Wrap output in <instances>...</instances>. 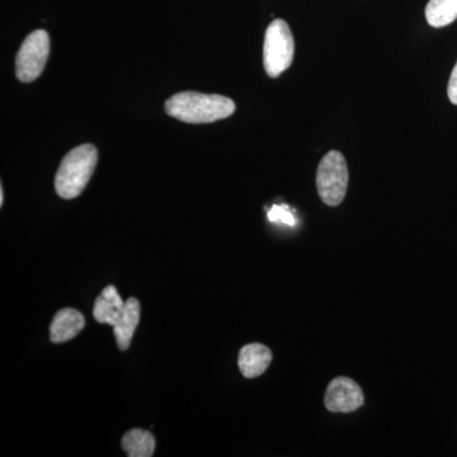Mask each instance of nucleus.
Returning <instances> with one entry per match:
<instances>
[{
    "label": "nucleus",
    "mask_w": 457,
    "mask_h": 457,
    "mask_svg": "<svg viewBox=\"0 0 457 457\" xmlns=\"http://www.w3.org/2000/svg\"><path fill=\"white\" fill-rule=\"evenodd\" d=\"M125 303L114 286H107L96 300L93 317L98 323L114 327L121 317Z\"/></svg>",
    "instance_id": "1a4fd4ad"
},
{
    "label": "nucleus",
    "mask_w": 457,
    "mask_h": 457,
    "mask_svg": "<svg viewBox=\"0 0 457 457\" xmlns=\"http://www.w3.org/2000/svg\"><path fill=\"white\" fill-rule=\"evenodd\" d=\"M4 204V191H3V187H0V204Z\"/></svg>",
    "instance_id": "2eb2a0df"
},
{
    "label": "nucleus",
    "mask_w": 457,
    "mask_h": 457,
    "mask_svg": "<svg viewBox=\"0 0 457 457\" xmlns=\"http://www.w3.org/2000/svg\"><path fill=\"white\" fill-rule=\"evenodd\" d=\"M97 162V149L92 144H83L71 150L56 171V194L64 200L79 196L92 179Z\"/></svg>",
    "instance_id": "f03ea898"
},
{
    "label": "nucleus",
    "mask_w": 457,
    "mask_h": 457,
    "mask_svg": "<svg viewBox=\"0 0 457 457\" xmlns=\"http://www.w3.org/2000/svg\"><path fill=\"white\" fill-rule=\"evenodd\" d=\"M50 54L49 33L36 29L27 36L16 57V74L22 83L37 79L46 66Z\"/></svg>",
    "instance_id": "39448f33"
},
{
    "label": "nucleus",
    "mask_w": 457,
    "mask_h": 457,
    "mask_svg": "<svg viewBox=\"0 0 457 457\" xmlns=\"http://www.w3.org/2000/svg\"><path fill=\"white\" fill-rule=\"evenodd\" d=\"M348 167L345 156L337 150L328 153L317 173L319 197L328 206L336 207L343 203L348 188Z\"/></svg>",
    "instance_id": "20e7f679"
},
{
    "label": "nucleus",
    "mask_w": 457,
    "mask_h": 457,
    "mask_svg": "<svg viewBox=\"0 0 457 457\" xmlns=\"http://www.w3.org/2000/svg\"><path fill=\"white\" fill-rule=\"evenodd\" d=\"M426 20L436 29L451 25L457 20V0H429Z\"/></svg>",
    "instance_id": "f8f14e48"
},
{
    "label": "nucleus",
    "mask_w": 457,
    "mask_h": 457,
    "mask_svg": "<svg viewBox=\"0 0 457 457\" xmlns=\"http://www.w3.org/2000/svg\"><path fill=\"white\" fill-rule=\"evenodd\" d=\"M447 95L451 104H456L457 106V62L455 68H453V73H451L449 87H447Z\"/></svg>",
    "instance_id": "4468645a"
},
{
    "label": "nucleus",
    "mask_w": 457,
    "mask_h": 457,
    "mask_svg": "<svg viewBox=\"0 0 457 457\" xmlns=\"http://www.w3.org/2000/svg\"><path fill=\"white\" fill-rule=\"evenodd\" d=\"M269 220L273 222H282L286 225H295V218L293 213L288 212L287 207L273 206L269 212Z\"/></svg>",
    "instance_id": "ddd939ff"
},
{
    "label": "nucleus",
    "mask_w": 457,
    "mask_h": 457,
    "mask_svg": "<svg viewBox=\"0 0 457 457\" xmlns=\"http://www.w3.org/2000/svg\"><path fill=\"white\" fill-rule=\"evenodd\" d=\"M140 321V303L137 299L126 300L125 308L119 321L113 327L114 337L120 350L126 351L130 347L132 337L135 335Z\"/></svg>",
    "instance_id": "9d476101"
},
{
    "label": "nucleus",
    "mask_w": 457,
    "mask_h": 457,
    "mask_svg": "<svg viewBox=\"0 0 457 457\" xmlns=\"http://www.w3.org/2000/svg\"><path fill=\"white\" fill-rule=\"evenodd\" d=\"M122 447L128 456L150 457L155 451V438L149 431L131 429L123 436Z\"/></svg>",
    "instance_id": "9b49d317"
},
{
    "label": "nucleus",
    "mask_w": 457,
    "mask_h": 457,
    "mask_svg": "<svg viewBox=\"0 0 457 457\" xmlns=\"http://www.w3.org/2000/svg\"><path fill=\"white\" fill-rule=\"evenodd\" d=\"M295 42L284 20H275L267 29L263 45V65L270 78H278L293 64Z\"/></svg>",
    "instance_id": "7ed1b4c3"
},
{
    "label": "nucleus",
    "mask_w": 457,
    "mask_h": 457,
    "mask_svg": "<svg viewBox=\"0 0 457 457\" xmlns=\"http://www.w3.org/2000/svg\"><path fill=\"white\" fill-rule=\"evenodd\" d=\"M86 327L82 312L75 309H62L57 312L50 326V339L53 343H65L75 338Z\"/></svg>",
    "instance_id": "6e6552de"
},
{
    "label": "nucleus",
    "mask_w": 457,
    "mask_h": 457,
    "mask_svg": "<svg viewBox=\"0 0 457 457\" xmlns=\"http://www.w3.org/2000/svg\"><path fill=\"white\" fill-rule=\"evenodd\" d=\"M324 404L332 413H351L365 404V396L356 381L341 376L328 385Z\"/></svg>",
    "instance_id": "423d86ee"
},
{
    "label": "nucleus",
    "mask_w": 457,
    "mask_h": 457,
    "mask_svg": "<svg viewBox=\"0 0 457 457\" xmlns=\"http://www.w3.org/2000/svg\"><path fill=\"white\" fill-rule=\"evenodd\" d=\"M165 111L182 122L212 123L230 117L236 112V104L220 95L180 92L165 102Z\"/></svg>",
    "instance_id": "f257e3e1"
},
{
    "label": "nucleus",
    "mask_w": 457,
    "mask_h": 457,
    "mask_svg": "<svg viewBox=\"0 0 457 457\" xmlns=\"http://www.w3.org/2000/svg\"><path fill=\"white\" fill-rule=\"evenodd\" d=\"M272 362V352L261 343L246 345L239 352L240 372L246 378H254L263 375Z\"/></svg>",
    "instance_id": "0eeeda50"
}]
</instances>
